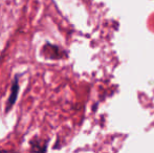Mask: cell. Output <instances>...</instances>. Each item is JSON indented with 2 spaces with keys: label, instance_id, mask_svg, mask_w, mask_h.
Returning <instances> with one entry per match:
<instances>
[{
  "label": "cell",
  "instance_id": "obj_2",
  "mask_svg": "<svg viewBox=\"0 0 154 153\" xmlns=\"http://www.w3.org/2000/svg\"><path fill=\"white\" fill-rule=\"evenodd\" d=\"M19 75H15L14 79H13L12 83H11V90H10V96L8 98V101L5 103V113H8L14 105L16 104L17 99H18L19 90H20V84H19Z\"/></svg>",
  "mask_w": 154,
  "mask_h": 153
},
{
  "label": "cell",
  "instance_id": "obj_1",
  "mask_svg": "<svg viewBox=\"0 0 154 153\" xmlns=\"http://www.w3.org/2000/svg\"><path fill=\"white\" fill-rule=\"evenodd\" d=\"M41 56L44 57L45 59H51V60H59L62 58L66 57L65 51L63 50L60 46L51 43H45L41 48Z\"/></svg>",
  "mask_w": 154,
  "mask_h": 153
},
{
  "label": "cell",
  "instance_id": "obj_4",
  "mask_svg": "<svg viewBox=\"0 0 154 153\" xmlns=\"http://www.w3.org/2000/svg\"><path fill=\"white\" fill-rule=\"evenodd\" d=\"M0 153H19L16 150H8V149H1L0 150Z\"/></svg>",
  "mask_w": 154,
  "mask_h": 153
},
{
  "label": "cell",
  "instance_id": "obj_3",
  "mask_svg": "<svg viewBox=\"0 0 154 153\" xmlns=\"http://www.w3.org/2000/svg\"><path fill=\"white\" fill-rule=\"evenodd\" d=\"M48 148V139L39 137L38 135L32 136L29 141L31 153H46Z\"/></svg>",
  "mask_w": 154,
  "mask_h": 153
}]
</instances>
